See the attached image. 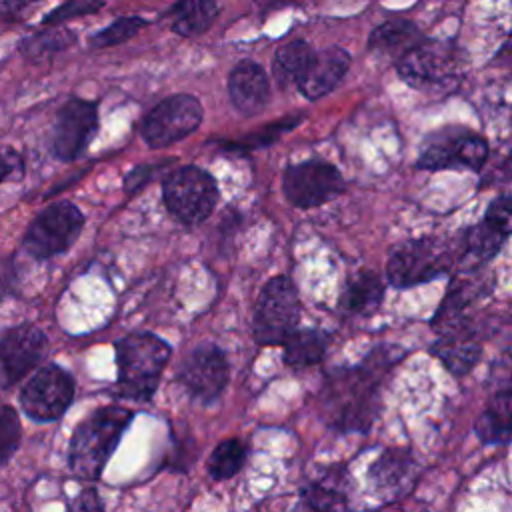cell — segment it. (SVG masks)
<instances>
[{
  "label": "cell",
  "instance_id": "6da1fadb",
  "mask_svg": "<svg viewBox=\"0 0 512 512\" xmlns=\"http://www.w3.org/2000/svg\"><path fill=\"white\" fill-rule=\"evenodd\" d=\"M394 358L376 348L360 366L334 372L322 390V410L332 428L340 432H366L380 410L384 372Z\"/></svg>",
  "mask_w": 512,
  "mask_h": 512
},
{
  "label": "cell",
  "instance_id": "7a4b0ae2",
  "mask_svg": "<svg viewBox=\"0 0 512 512\" xmlns=\"http://www.w3.org/2000/svg\"><path fill=\"white\" fill-rule=\"evenodd\" d=\"M132 416L128 408L104 406L76 426L68 450V466L74 476L82 480H96L100 476Z\"/></svg>",
  "mask_w": 512,
  "mask_h": 512
},
{
  "label": "cell",
  "instance_id": "3957f363",
  "mask_svg": "<svg viewBox=\"0 0 512 512\" xmlns=\"http://www.w3.org/2000/svg\"><path fill=\"white\" fill-rule=\"evenodd\" d=\"M170 354L168 342L152 332H138L118 340V394L134 402H148L158 388Z\"/></svg>",
  "mask_w": 512,
  "mask_h": 512
},
{
  "label": "cell",
  "instance_id": "277c9868",
  "mask_svg": "<svg viewBox=\"0 0 512 512\" xmlns=\"http://www.w3.org/2000/svg\"><path fill=\"white\" fill-rule=\"evenodd\" d=\"M454 252L446 240L414 238L400 244L388 258L386 278L394 288H412L448 274Z\"/></svg>",
  "mask_w": 512,
  "mask_h": 512
},
{
  "label": "cell",
  "instance_id": "5b68a950",
  "mask_svg": "<svg viewBox=\"0 0 512 512\" xmlns=\"http://www.w3.org/2000/svg\"><path fill=\"white\" fill-rule=\"evenodd\" d=\"M162 196L168 212L182 224L196 226L216 208L218 186L200 166H180L162 182Z\"/></svg>",
  "mask_w": 512,
  "mask_h": 512
},
{
  "label": "cell",
  "instance_id": "8992f818",
  "mask_svg": "<svg viewBox=\"0 0 512 512\" xmlns=\"http://www.w3.org/2000/svg\"><path fill=\"white\" fill-rule=\"evenodd\" d=\"M396 64L398 74L408 86L418 90H436L458 80L464 66V52L452 42L422 38Z\"/></svg>",
  "mask_w": 512,
  "mask_h": 512
},
{
  "label": "cell",
  "instance_id": "52a82bcc",
  "mask_svg": "<svg viewBox=\"0 0 512 512\" xmlns=\"http://www.w3.org/2000/svg\"><path fill=\"white\" fill-rule=\"evenodd\" d=\"M84 214L68 200L44 208L28 226L22 248L36 260H48L64 254L80 236Z\"/></svg>",
  "mask_w": 512,
  "mask_h": 512
},
{
  "label": "cell",
  "instance_id": "ba28073f",
  "mask_svg": "<svg viewBox=\"0 0 512 512\" xmlns=\"http://www.w3.org/2000/svg\"><path fill=\"white\" fill-rule=\"evenodd\" d=\"M300 316L298 292L288 276L268 280L254 310V340L262 346H278L296 330Z\"/></svg>",
  "mask_w": 512,
  "mask_h": 512
},
{
  "label": "cell",
  "instance_id": "9c48e42d",
  "mask_svg": "<svg viewBox=\"0 0 512 512\" xmlns=\"http://www.w3.org/2000/svg\"><path fill=\"white\" fill-rule=\"evenodd\" d=\"M204 110L196 96L174 94L158 102L142 120L140 136L150 148L172 146L198 130Z\"/></svg>",
  "mask_w": 512,
  "mask_h": 512
},
{
  "label": "cell",
  "instance_id": "30bf717a",
  "mask_svg": "<svg viewBox=\"0 0 512 512\" xmlns=\"http://www.w3.org/2000/svg\"><path fill=\"white\" fill-rule=\"evenodd\" d=\"M488 158V142L468 128H442L428 136L416 160L420 170L468 168L480 170Z\"/></svg>",
  "mask_w": 512,
  "mask_h": 512
},
{
  "label": "cell",
  "instance_id": "8fae6325",
  "mask_svg": "<svg viewBox=\"0 0 512 512\" xmlns=\"http://www.w3.org/2000/svg\"><path fill=\"white\" fill-rule=\"evenodd\" d=\"M282 186L288 202L304 210L334 200L346 188L340 170L324 160L290 164L284 170Z\"/></svg>",
  "mask_w": 512,
  "mask_h": 512
},
{
  "label": "cell",
  "instance_id": "7c38bea8",
  "mask_svg": "<svg viewBox=\"0 0 512 512\" xmlns=\"http://www.w3.org/2000/svg\"><path fill=\"white\" fill-rule=\"evenodd\" d=\"M74 400V380L58 364L42 366L22 388L20 406L34 422L58 420Z\"/></svg>",
  "mask_w": 512,
  "mask_h": 512
},
{
  "label": "cell",
  "instance_id": "4fadbf2b",
  "mask_svg": "<svg viewBox=\"0 0 512 512\" xmlns=\"http://www.w3.org/2000/svg\"><path fill=\"white\" fill-rule=\"evenodd\" d=\"M176 378L194 400L210 404L228 384V360L216 344H200L186 354Z\"/></svg>",
  "mask_w": 512,
  "mask_h": 512
},
{
  "label": "cell",
  "instance_id": "5bb4252c",
  "mask_svg": "<svg viewBox=\"0 0 512 512\" xmlns=\"http://www.w3.org/2000/svg\"><path fill=\"white\" fill-rule=\"evenodd\" d=\"M98 130L96 104L70 98L58 112L52 132V154L62 162H72L84 154Z\"/></svg>",
  "mask_w": 512,
  "mask_h": 512
},
{
  "label": "cell",
  "instance_id": "9a60e30c",
  "mask_svg": "<svg viewBox=\"0 0 512 512\" xmlns=\"http://www.w3.org/2000/svg\"><path fill=\"white\" fill-rule=\"evenodd\" d=\"M48 340L34 324H20L0 338V386L8 388L28 374L46 354Z\"/></svg>",
  "mask_w": 512,
  "mask_h": 512
},
{
  "label": "cell",
  "instance_id": "2e32d148",
  "mask_svg": "<svg viewBox=\"0 0 512 512\" xmlns=\"http://www.w3.org/2000/svg\"><path fill=\"white\" fill-rule=\"evenodd\" d=\"M510 196L502 194L490 202L484 218L464 232L462 260L470 264H482L494 258L510 236Z\"/></svg>",
  "mask_w": 512,
  "mask_h": 512
},
{
  "label": "cell",
  "instance_id": "e0dca14e",
  "mask_svg": "<svg viewBox=\"0 0 512 512\" xmlns=\"http://www.w3.org/2000/svg\"><path fill=\"white\" fill-rule=\"evenodd\" d=\"M418 478V464L410 450L388 448L368 468V484L378 500L404 498Z\"/></svg>",
  "mask_w": 512,
  "mask_h": 512
},
{
  "label": "cell",
  "instance_id": "ac0fdd59",
  "mask_svg": "<svg viewBox=\"0 0 512 512\" xmlns=\"http://www.w3.org/2000/svg\"><path fill=\"white\" fill-rule=\"evenodd\" d=\"M228 96L242 116L258 114L270 100V80L254 60L238 62L228 76Z\"/></svg>",
  "mask_w": 512,
  "mask_h": 512
},
{
  "label": "cell",
  "instance_id": "d6986e66",
  "mask_svg": "<svg viewBox=\"0 0 512 512\" xmlns=\"http://www.w3.org/2000/svg\"><path fill=\"white\" fill-rule=\"evenodd\" d=\"M348 68L350 54L340 46H328L322 52L314 54L312 64L308 66L306 74L300 78L296 86L308 100L324 98L340 84Z\"/></svg>",
  "mask_w": 512,
  "mask_h": 512
},
{
  "label": "cell",
  "instance_id": "ffe728a7",
  "mask_svg": "<svg viewBox=\"0 0 512 512\" xmlns=\"http://www.w3.org/2000/svg\"><path fill=\"white\" fill-rule=\"evenodd\" d=\"M432 352L442 360V364L456 376L470 372L482 356V346L474 330H456L440 334Z\"/></svg>",
  "mask_w": 512,
  "mask_h": 512
},
{
  "label": "cell",
  "instance_id": "44dd1931",
  "mask_svg": "<svg viewBox=\"0 0 512 512\" xmlns=\"http://www.w3.org/2000/svg\"><path fill=\"white\" fill-rule=\"evenodd\" d=\"M422 40L418 26L410 20L392 18L376 26L368 36V50L384 58H396V62Z\"/></svg>",
  "mask_w": 512,
  "mask_h": 512
},
{
  "label": "cell",
  "instance_id": "7402d4cb",
  "mask_svg": "<svg viewBox=\"0 0 512 512\" xmlns=\"http://www.w3.org/2000/svg\"><path fill=\"white\" fill-rule=\"evenodd\" d=\"M346 470L330 466L304 488V500L314 512H340L346 506Z\"/></svg>",
  "mask_w": 512,
  "mask_h": 512
},
{
  "label": "cell",
  "instance_id": "603a6c76",
  "mask_svg": "<svg viewBox=\"0 0 512 512\" xmlns=\"http://www.w3.org/2000/svg\"><path fill=\"white\" fill-rule=\"evenodd\" d=\"M384 296L382 278L372 270H358L348 276L340 296V308L348 314H370Z\"/></svg>",
  "mask_w": 512,
  "mask_h": 512
},
{
  "label": "cell",
  "instance_id": "cb8c5ba5",
  "mask_svg": "<svg viewBox=\"0 0 512 512\" xmlns=\"http://www.w3.org/2000/svg\"><path fill=\"white\" fill-rule=\"evenodd\" d=\"M512 396L510 388L500 390L476 420V434L484 444H506L510 440Z\"/></svg>",
  "mask_w": 512,
  "mask_h": 512
},
{
  "label": "cell",
  "instance_id": "d4e9b609",
  "mask_svg": "<svg viewBox=\"0 0 512 512\" xmlns=\"http://www.w3.org/2000/svg\"><path fill=\"white\" fill-rule=\"evenodd\" d=\"M326 338L314 328H296L284 340V364L290 368H306L324 358Z\"/></svg>",
  "mask_w": 512,
  "mask_h": 512
},
{
  "label": "cell",
  "instance_id": "484cf974",
  "mask_svg": "<svg viewBox=\"0 0 512 512\" xmlns=\"http://www.w3.org/2000/svg\"><path fill=\"white\" fill-rule=\"evenodd\" d=\"M314 50L304 40H292L288 44H282L272 60L274 76L280 80V84H298L300 78L306 74L308 66L314 60Z\"/></svg>",
  "mask_w": 512,
  "mask_h": 512
},
{
  "label": "cell",
  "instance_id": "4316f807",
  "mask_svg": "<svg viewBox=\"0 0 512 512\" xmlns=\"http://www.w3.org/2000/svg\"><path fill=\"white\" fill-rule=\"evenodd\" d=\"M220 12V4L208 2V0H198V2H180L172 6L174 18V32L180 36H198L204 30L212 26Z\"/></svg>",
  "mask_w": 512,
  "mask_h": 512
},
{
  "label": "cell",
  "instance_id": "83f0119b",
  "mask_svg": "<svg viewBox=\"0 0 512 512\" xmlns=\"http://www.w3.org/2000/svg\"><path fill=\"white\" fill-rule=\"evenodd\" d=\"M244 460H246L244 444L236 438H228L212 450L208 458V474L214 480H228L242 468Z\"/></svg>",
  "mask_w": 512,
  "mask_h": 512
},
{
  "label": "cell",
  "instance_id": "f1b7e54d",
  "mask_svg": "<svg viewBox=\"0 0 512 512\" xmlns=\"http://www.w3.org/2000/svg\"><path fill=\"white\" fill-rule=\"evenodd\" d=\"M76 42V34L66 30V28H54V30H44L38 32L26 40L20 42V52L26 58H44L50 56L54 52L66 50L68 46H72Z\"/></svg>",
  "mask_w": 512,
  "mask_h": 512
},
{
  "label": "cell",
  "instance_id": "f546056e",
  "mask_svg": "<svg viewBox=\"0 0 512 512\" xmlns=\"http://www.w3.org/2000/svg\"><path fill=\"white\" fill-rule=\"evenodd\" d=\"M146 24L148 22L140 16H120L106 28L92 34L88 44H90V48H108V46L122 44L130 38H134Z\"/></svg>",
  "mask_w": 512,
  "mask_h": 512
},
{
  "label": "cell",
  "instance_id": "4dcf8cb0",
  "mask_svg": "<svg viewBox=\"0 0 512 512\" xmlns=\"http://www.w3.org/2000/svg\"><path fill=\"white\" fill-rule=\"evenodd\" d=\"M22 438L20 416L12 406H0V464L10 460Z\"/></svg>",
  "mask_w": 512,
  "mask_h": 512
},
{
  "label": "cell",
  "instance_id": "1f68e13d",
  "mask_svg": "<svg viewBox=\"0 0 512 512\" xmlns=\"http://www.w3.org/2000/svg\"><path fill=\"white\" fill-rule=\"evenodd\" d=\"M300 122V116L294 118H282L276 124H268L264 126L258 134H250L238 142H234V148L244 150V148H258V146H266L272 140H276L280 134H284L286 130H292V126H296Z\"/></svg>",
  "mask_w": 512,
  "mask_h": 512
},
{
  "label": "cell",
  "instance_id": "d6a6232c",
  "mask_svg": "<svg viewBox=\"0 0 512 512\" xmlns=\"http://www.w3.org/2000/svg\"><path fill=\"white\" fill-rule=\"evenodd\" d=\"M104 4L102 2H90V0H72L66 2L58 8H54L50 14H46V18L42 20V24H60L68 18H76V16H86L92 12H98Z\"/></svg>",
  "mask_w": 512,
  "mask_h": 512
},
{
  "label": "cell",
  "instance_id": "836d02e7",
  "mask_svg": "<svg viewBox=\"0 0 512 512\" xmlns=\"http://www.w3.org/2000/svg\"><path fill=\"white\" fill-rule=\"evenodd\" d=\"M176 158H168L164 162H158V164H140L136 166L134 170H130L124 178V190L126 194H134L138 192L144 184H148L150 180H154L162 170H166Z\"/></svg>",
  "mask_w": 512,
  "mask_h": 512
},
{
  "label": "cell",
  "instance_id": "e575fe53",
  "mask_svg": "<svg viewBox=\"0 0 512 512\" xmlns=\"http://www.w3.org/2000/svg\"><path fill=\"white\" fill-rule=\"evenodd\" d=\"M24 178V160L10 148L0 146V184L2 182H20Z\"/></svg>",
  "mask_w": 512,
  "mask_h": 512
},
{
  "label": "cell",
  "instance_id": "d590c367",
  "mask_svg": "<svg viewBox=\"0 0 512 512\" xmlns=\"http://www.w3.org/2000/svg\"><path fill=\"white\" fill-rule=\"evenodd\" d=\"M66 512H104V506L94 488H84L74 496Z\"/></svg>",
  "mask_w": 512,
  "mask_h": 512
},
{
  "label": "cell",
  "instance_id": "8d00e7d4",
  "mask_svg": "<svg viewBox=\"0 0 512 512\" xmlns=\"http://www.w3.org/2000/svg\"><path fill=\"white\" fill-rule=\"evenodd\" d=\"M16 288V268L12 258L0 260V298L10 296Z\"/></svg>",
  "mask_w": 512,
  "mask_h": 512
}]
</instances>
